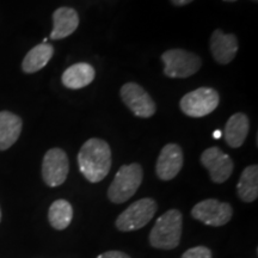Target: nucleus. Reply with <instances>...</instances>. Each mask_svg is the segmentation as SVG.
Segmentation results:
<instances>
[{
  "mask_svg": "<svg viewBox=\"0 0 258 258\" xmlns=\"http://www.w3.org/2000/svg\"><path fill=\"white\" fill-rule=\"evenodd\" d=\"M80 172L89 182L98 183L108 176L111 167V150L102 139H89L78 153Z\"/></svg>",
  "mask_w": 258,
  "mask_h": 258,
  "instance_id": "nucleus-1",
  "label": "nucleus"
},
{
  "mask_svg": "<svg viewBox=\"0 0 258 258\" xmlns=\"http://www.w3.org/2000/svg\"><path fill=\"white\" fill-rule=\"evenodd\" d=\"M183 231V215L177 209L164 213L150 233V244L160 250H172L179 245Z\"/></svg>",
  "mask_w": 258,
  "mask_h": 258,
  "instance_id": "nucleus-2",
  "label": "nucleus"
},
{
  "mask_svg": "<svg viewBox=\"0 0 258 258\" xmlns=\"http://www.w3.org/2000/svg\"><path fill=\"white\" fill-rule=\"evenodd\" d=\"M144 171L138 163L120 167L108 189V198L112 203L121 205L133 198L141 185Z\"/></svg>",
  "mask_w": 258,
  "mask_h": 258,
  "instance_id": "nucleus-3",
  "label": "nucleus"
},
{
  "mask_svg": "<svg viewBox=\"0 0 258 258\" xmlns=\"http://www.w3.org/2000/svg\"><path fill=\"white\" fill-rule=\"evenodd\" d=\"M164 73L169 78H189L198 73L202 60L195 53L185 49H170L161 55Z\"/></svg>",
  "mask_w": 258,
  "mask_h": 258,
  "instance_id": "nucleus-4",
  "label": "nucleus"
},
{
  "mask_svg": "<svg viewBox=\"0 0 258 258\" xmlns=\"http://www.w3.org/2000/svg\"><path fill=\"white\" fill-rule=\"evenodd\" d=\"M158 211V205L153 199L145 198L132 203L116 219V227L121 232L138 231L152 220Z\"/></svg>",
  "mask_w": 258,
  "mask_h": 258,
  "instance_id": "nucleus-5",
  "label": "nucleus"
},
{
  "mask_svg": "<svg viewBox=\"0 0 258 258\" xmlns=\"http://www.w3.org/2000/svg\"><path fill=\"white\" fill-rule=\"evenodd\" d=\"M220 97L218 91L211 88H200L186 93L180 99V110L190 117H205L218 108Z\"/></svg>",
  "mask_w": 258,
  "mask_h": 258,
  "instance_id": "nucleus-6",
  "label": "nucleus"
},
{
  "mask_svg": "<svg viewBox=\"0 0 258 258\" xmlns=\"http://www.w3.org/2000/svg\"><path fill=\"white\" fill-rule=\"evenodd\" d=\"M191 217L207 226L219 227L230 222L233 217V208L227 202H221L215 199H207L194 206Z\"/></svg>",
  "mask_w": 258,
  "mask_h": 258,
  "instance_id": "nucleus-7",
  "label": "nucleus"
},
{
  "mask_svg": "<svg viewBox=\"0 0 258 258\" xmlns=\"http://www.w3.org/2000/svg\"><path fill=\"white\" fill-rule=\"evenodd\" d=\"M70 172V160L61 148H50L42 161V178L48 186L55 188L63 184Z\"/></svg>",
  "mask_w": 258,
  "mask_h": 258,
  "instance_id": "nucleus-8",
  "label": "nucleus"
},
{
  "mask_svg": "<svg viewBox=\"0 0 258 258\" xmlns=\"http://www.w3.org/2000/svg\"><path fill=\"white\" fill-rule=\"evenodd\" d=\"M121 98L135 116L148 118L157 111V105L146 90L137 83H127L121 88Z\"/></svg>",
  "mask_w": 258,
  "mask_h": 258,
  "instance_id": "nucleus-9",
  "label": "nucleus"
},
{
  "mask_svg": "<svg viewBox=\"0 0 258 258\" xmlns=\"http://www.w3.org/2000/svg\"><path fill=\"white\" fill-rule=\"evenodd\" d=\"M201 163L208 170L211 179L217 184L225 183L230 178L234 169L232 158L222 152L219 147H209L203 151Z\"/></svg>",
  "mask_w": 258,
  "mask_h": 258,
  "instance_id": "nucleus-10",
  "label": "nucleus"
},
{
  "mask_svg": "<svg viewBox=\"0 0 258 258\" xmlns=\"http://www.w3.org/2000/svg\"><path fill=\"white\" fill-rule=\"evenodd\" d=\"M184 163L183 151L177 144H167L158 157L156 173L161 180H171L178 175Z\"/></svg>",
  "mask_w": 258,
  "mask_h": 258,
  "instance_id": "nucleus-11",
  "label": "nucleus"
},
{
  "mask_svg": "<svg viewBox=\"0 0 258 258\" xmlns=\"http://www.w3.org/2000/svg\"><path fill=\"white\" fill-rule=\"evenodd\" d=\"M211 51L218 63H230L238 51V40L235 35L225 34L220 29L213 31L211 37Z\"/></svg>",
  "mask_w": 258,
  "mask_h": 258,
  "instance_id": "nucleus-12",
  "label": "nucleus"
},
{
  "mask_svg": "<svg viewBox=\"0 0 258 258\" xmlns=\"http://www.w3.org/2000/svg\"><path fill=\"white\" fill-rule=\"evenodd\" d=\"M53 30L50 32L51 40H62L72 35L79 27V15L72 8H59L53 14Z\"/></svg>",
  "mask_w": 258,
  "mask_h": 258,
  "instance_id": "nucleus-13",
  "label": "nucleus"
},
{
  "mask_svg": "<svg viewBox=\"0 0 258 258\" xmlns=\"http://www.w3.org/2000/svg\"><path fill=\"white\" fill-rule=\"evenodd\" d=\"M23 128V121L14 112L0 111V151L9 150L16 144Z\"/></svg>",
  "mask_w": 258,
  "mask_h": 258,
  "instance_id": "nucleus-14",
  "label": "nucleus"
},
{
  "mask_svg": "<svg viewBox=\"0 0 258 258\" xmlns=\"http://www.w3.org/2000/svg\"><path fill=\"white\" fill-rule=\"evenodd\" d=\"M95 69L90 63L78 62L70 66L61 77V82L67 89L79 90L90 85L95 79Z\"/></svg>",
  "mask_w": 258,
  "mask_h": 258,
  "instance_id": "nucleus-15",
  "label": "nucleus"
},
{
  "mask_svg": "<svg viewBox=\"0 0 258 258\" xmlns=\"http://www.w3.org/2000/svg\"><path fill=\"white\" fill-rule=\"evenodd\" d=\"M250 131L249 117L243 112L232 115L225 125L226 144L232 148H238L246 140Z\"/></svg>",
  "mask_w": 258,
  "mask_h": 258,
  "instance_id": "nucleus-16",
  "label": "nucleus"
},
{
  "mask_svg": "<svg viewBox=\"0 0 258 258\" xmlns=\"http://www.w3.org/2000/svg\"><path fill=\"white\" fill-rule=\"evenodd\" d=\"M54 54V48L51 44L41 43L34 47L25 55L22 62V70L25 73H35L41 71L49 62Z\"/></svg>",
  "mask_w": 258,
  "mask_h": 258,
  "instance_id": "nucleus-17",
  "label": "nucleus"
},
{
  "mask_svg": "<svg viewBox=\"0 0 258 258\" xmlns=\"http://www.w3.org/2000/svg\"><path fill=\"white\" fill-rule=\"evenodd\" d=\"M237 194L243 202L250 203L258 198V166L250 165L244 169L237 184Z\"/></svg>",
  "mask_w": 258,
  "mask_h": 258,
  "instance_id": "nucleus-18",
  "label": "nucleus"
},
{
  "mask_svg": "<svg viewBox=\"0 0 258 258\" xmlns=\"http://www.w3.org/2000/svg\"><path fill=\"white\" fill-rule=\"evenodd\" d=\"M72 219L73 208L69 201L61 199L51 203L48 211V220L51 227L57 231H62L69 227Z\"/></svg>",
  "mask_w": 258,
  "mask_h": 258,
  "instance_id": "nucleus-19",
  "label": "nucleus"
},
{
  "mask_svg": "<svg viewBox=\"0 0 258 258\" xmlns=\"http://www.w3.org/2000/svg\"><path fill=\"white\" fill-rule=\"evenodd\" d=\"M180 258H213V253L208 247L195 246L186 250Z\"/></svg>",
  "mask_w": 258,
  "mask_h": 258,
  "instance_id": "nucleus-20",
  "label": "nucleus"
},
{
  "mask_svg": "<svg viewBox=\"0 0 258 258\" xmlns=\"http://www.w3.org/2000/svg\"><path fill=\"white\" fill-rule=\"evenodd\" d=\"M97 258H131L127 253L122 251H106V252L99 254Z\"/></svg>",
  "mask_w": 258,
  "mask_h": 258,
  "instance_id": "nucleus-21",
  "label": "nucleus"
},
{
  "mask_svg": "<svg viewBox=\"0 0 258 258\" xmlns=\"http://www.w3.org/2000/svg\"><path fill=\"white\" fill-rule=\"evenodd\" d=\"M171 2H172V4L175 6H184L190 4L194 0H171Z\"/></svg>",
  "mask_w": 258,
  "mask_h": 258,
  "instance_id": "nucleus-22",
  "label": "nucleus"
},
{
  "mask_svg": "<svg viewBox=\"0 0 258 258\" xmlns=\"http://www.w3.org/2000/svg\"><path fill=\"white\" fill-rule=\"evenodd\" d=\"M221 135H222V133L220 131H215L214 134H213V137H214L215 139H219V138H221Z\"/></svg>",
  "mask_w": 258,
  "mask_h": 258,
  "instance_id": "nucleus-23",
  "label": "nucleus"
},
{
  "mask_svg": "<svg viewBox=\"0 0 258 258\" xmlns=\"http://www.w3.org/2000/svg\"><path fill=\"white\" fill-rule=\"evenodd\" d=\"M224 2H231V3H233V2H237V0H224Z\"/></svg>",
  "mask_w": 258,
  "mask_h": 258,
  "instance_id": "nucleus-24",
  "label": "nucleus"
},
{
  "mask_svg": "<svg viewBox=\"0 0 258 258\" xmlns=\"http://www.w3.org/2000/svg\"><path fill=\"white\" fill-rule=\"evenodd\" d=\"M0 221H2V208H0Z\"/></svg>",
  "mask_w": 258,
  "mask_h": 258,
  "instance_id": "nucleus-25",
  "label": "nucleus"
},
{
  "mask_svg": "<svg viewBox=\"0 0 258 258\" xmlns=\"http://www.w3.org/2000/svg\"><path fill=\"white\" fill-rule=\"evenodd\" d=\"M253 2H257V0H253Z\"/></svg>",
  "mask_w": 258,
  "mask_h": 258,
  "instance_id": "nucleus-26",
  "label": "nucleus"
}]
</instances>
